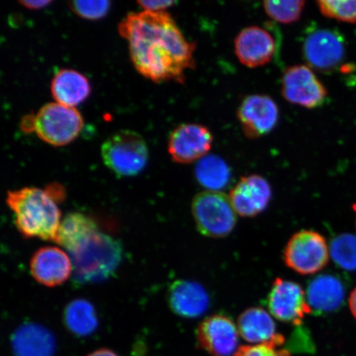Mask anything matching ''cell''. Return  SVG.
<instances>
[{
  "instance_id": "9a60e30c",
  "label": "cell",
  "mask_w": 356,
  "mask_h": 356,
  "mask_svg": "<svg viewBox=\"0 0 356 356\" xmlns=\"http://www.w3.org/2000/svg\"><path fill=\"white\" fill-rule=\"evenodd\" d=\"M73 270L71 258L56 247L38 249L30 261L33 277L47 287L60 286L70 278Z\"/></svg>"
},
{
  "instance_id": "d6a6232c",
  "label": "cell",
  "mask_w": 356,
  "mask_h": 356,
  "mask_svg": "<svg viewBox=\"0 0 356 356\" xmlns=\"http://www.w3.org/2000/svg\"><path fill=\"white\" fill-rule=\"evenodd\" d=\"M88 356H118L114 353L113 350L106 348H102L93 351V353L89 354Z\"/></svg>"
},
{
  "instance_id": "f546056e",
  "label": "cell",
  "mask_w": 356,
  "mask_h": 356,
  "mask_svg": "<svg viewBox=\"0 0 356 356\" xmlns=\"http://www.w3.org/2000/svg\"><path fill=\"white\" fill-rule=\"evenodd\" d=\"M139 6L143 8L144 11L149 12H163L167 8L173 6L175 1H168V0H142L137 2Z\"/></svg>"
},
{
  "instance_id": "44dd1931",
  "label": "cell",
  "mask_w": 356,
  "mask_h": 356,
  "mask_svg": "<svg viewBox=\"0 0 356 356\" xmlns=\"http://www.w3.org/2000/svg\"><path fill=\"white\" fill-rule=\"evenodd\" d=\"M53 97L58 104L75 108L88 99L91 86L88 79L76 70L63 69L53 77L51 86Z\"/></svg>"
},
{
  "instance_id": "8992f818",
  "label": "cell",
  "mask_w": 356,
  "mask_h": 356,
  "mask_svg": "<svg viewBox=\"0 0 356 356\" xmlns=\"http://www.w3.org/2000/svg\"><path fill=\"white\" fill-rule=\"evenodd\" d=\"M33 122L38 138L55 147L71 143L83 127L82 115L76 108L56 102L44 105L33 118Z\"/></svg>"
},
{
  "instance_id": "277c9868",
  "label": "cell",
  "mask_w": 356,
  "mask_h": 356,
  "mask_svg": "<svg viewBox=\"0 0 356 356\" xmlns=\"http://www.w3.org/2000/svg\"><path fill=\"white\" fill-rule=\"evenodd\" d=\"M102 161L119 177H134L144 170L149 149L143 137L131 130L113 134L101 147Z\"/></svg>"
},
{
  "instance_id": "d6986e66",
  "label": "cell",
  "mask_w": 356,
  "mask_h": 356,
  "mask_svg": "<svg viewBox=\"0 0 356 356\" xmlns=\"http://www.w3.org/2000/svg\"><path fill=\"white\" fill-rule=\"evenodd\" d=\"M11 345L15 356H54L56 342L52 332L42 325H21L13 333Z\"/></svg>"
},
{
  "instance_id": "4dcf8cb0",
  "label": "cell",
  "mask_w": 356,
  "mask_h": 356,
  "mask_svg": "<svg viewBox=\"0 0 356 356\" xmlns=\"http://www.w3.org/2000/svg\"><path fill=\"white\" fill-rule=\"evenodd\" d=\"M51 3L50 0H33H33H24V1L19 2L21 6L33 10H42Z\"/></svg>"
},
{
  "instance_id": "7c38bea8",
  "label": "cell",
  "mask_w": 356,
  "mask_h": 356,
  "mask_svg": "<svg viewBox=\"0 0 356 356\" xmlns=\"http://www.w3.org/2000/svg\"><path fill=\"white\" fill-rule=\"evenodd\" d=\"M239 336L237 325L222 314L204 318L197 332L200 346L213 356L235 355L239 348Z\"/></svg>"
},
{
  "instance_id": "30bf717a",
  "label": "cell",
  "mask_w": 356,
  "mask_h": 356,
  "mask_svg": "<svg viewBox=\"0 0 356 356\" xmlns=\"http://www.w3.org/2000/svg\"><path fill=\"white\" fill-rule=\"evenodd\" d=\"M302 52L311 69L329 72L344 59V40L336 31L315 29L306 35Z\"/></svg>"
},
{
  "instance_id": "8fae6325",
  "label": "cell",
  "mask_w": 356,
  "mask_h": 356,
  "mask_svg": "<svg viewBox=\"0 0 356 356\" xmlns=\"http://www.w3.org/2000/svg\"><path fill=\"white\" fill-rule=\"evenodd\" d=\"M212 133L200 124H182L169 136L168 149L173 161L191 163L206 157L211 149Z\"/></svg>"
},
{
  "instance_id": "e0dca14e",
  "label": "cell",
  "mask_w": 356,
  "mask_h": 356,
  "mask_svg": "<svg viewBox=\"0 0 356 356\" xmlns=\"http://www.w3.org/2000/svg\"><path fill=\"white\" fill-rule=\"evenodd\" d=\"M239 335L251 345L282 346L284 337L277 331L273 315L264 309L250 308L243 312L238 319Z\"/></svg>"
},
{
  "instance_id": "603a6c76",
  "label": "cell",
  "mask_w": 356,
  "mask_h": 356,
  "mask_svg": "<svg viewBox=\"0 0 356 356\" xmlns=\"http://www.w3.org/2000/svg\"><path fill=\"white\" fill-rule=\"evenodd\" d=\"M67 329L77 337H88L99 327L95 307L88 300L79 299L70 302L64 312Z\"/></svg>"
},
{
  "instance_id": "1f68e13d",
  "label": "cell",
  "mask_w": 356,
  "mask_h": 356,
  "mask_svg": "<svg viewBox=\"0 0 356 356\" xmlns=\"http://www.w3.org/2000/svg\"><path fill=\"white\" fill-rule=\"evenodd\" d=\"M349 307L351 314L354 316L356 319V286L353 289V292L350 293L349 298Z\"/></svg>"
},
{
  "instance_id": "52a82bcc",
  "label": "cell",
  "mask_w": 356,
  "mask_h": 356,
  "mask_svg": "<svg viewBox=\"0 0 356 356\" xmlns=\"http://www.w3.org/2000/svg\"><path fill=\"white\" fill-rule=\"evenodd\" d=\"M330 257L326 239L313 230H301L289 238L284 248V264L296 273L314 275L323 270Z\"/></svg>"
},
{
  "instance_id": "836d02e7",
  "label": "cell",
  "mask_w": 356,
  "mask_h": 356,
  "mask_svg": "<svg viewBox=\"0 0 356 356\" xmlns=\"http://www.w3.org/2000/svg\"><path fill=\"white\" fill-rule=\"evenodd\" d=\"M353 211H355V215H356V204H355L353 206ZM355 227H356V216H355Z\"/></svg>"
},
{
  "instance_id": "ffe728a7",
  "label": "cell",
  "mask_w": 356,
  "mask_h": 356,
  "mask_svg": "<svg viewBox=\"0 0 356 356\" xmlns=\"http://www.w3.org/2000/svg\"><path fill=\"white\" fill-rule=\"evenodd\" d=\"M306 296L312 311L331 313L343 304L345 288L337 277L322 275L311 280Z\"/></svg>"
},
{
  "instance_id": "5bb4252c",
  "label": "cell",
  "mask_w": 356,
  "mask_h": 356,
  "mask_svg": "<svg viewBox=\"0 0 356 356\" xmlns=\"http://www.w3.org/2000/svg\"><path fill=\"white\" fill-rule=\"evenodd\" d=\"M235 54L249 68H257L273 60L277 47L268 31L258 26H248L234 41Z\"/></svg>"
},
{
  "instance_id": "f1b7e54d",
  "label": "cell",
  "mask_w": 356,
  "mask_h": 356,
  "mask_svg": "<svg viewBox=\"0 0 356 356\" xmlns=\"http://www.w3.org/2000/svg\"><path fill=\"white\" fill-rule=\"evenodd\" d=\"M279 347L273 344L242 346L234 356H291L289 351Z\"/></svg>"
},
{
  "instance_id": "2e32d148",
  "label": "cell",
  "mask_w": 356,
  "mask_h": 356,
  "mask_svg": "<svg viewBox=\"0 0 356 356\" xmlns=\"http://www.w3.org/2000/svg\"><path fill=\"white\" fill-rule=\"evenodd\" d=\"M237 215L251 218L264 212L271 199L269 182L259 175L242 177L229 195Z\"/></svg>"
},
{
  "instance_id": "484cf974",
  "label": "cell",
  "mask_w": 356,
  "mask_h": 356,
  "mask_svg": "<svg viewBox=\"0 0 356 356\" xmlns=\"http://www.w3.org/2000/svg\"><path fill=\"white\" fill-rule=\"evenodd\" d=\"M305 6V1H265L264 10L271 19L280 24H292L300 19Z\"/></svg>"
},
{
  "instance_id": "4316f807",
  "label": "cell",
  "mask_w": 356,
  "mask_h": 356,
  "mask_svg": "<svg viewBox=\"0 0 356 356\" xmlns=\"http://www.w3.org/2000/svg\"><path fill=\"white\" fill-rule=\"evenodd\" d=\"M320 11L325 17L341 22H356V0L339 1V0H321L318 1Z\"/></svg>"
},
{
  "instance_id": "3957f363",
  "label": "cell",
  "mask_w": 356,
  "mask_h": 356,
  "mask_svg": "<svg viewBox=\"0 0 356 356\" xmlns=\"http://www.w3.org/2000/svg\"><path fill=\"white\" fill-rule=\"evenodd\" d=\"M69 253L74 280L79 284L104 282L113 275L122 259L118 240L99 230Z\"/></svg>"
},
{
  "instance_id": "7402d4cb",
  "label": "cell",
  "mask_w": 356,
  "mask_h": 356,
  "mask_svg": "<svg viewBox=\"0 0 356 356\" xmlns=\"http://www.w3.org/2000/svg\"><path fill=\"white\" fill-rule=\"evenodd\" d=\"M97 231L96 222L91 217L82 213H70L61 221L56 243L70 252Z\"/></svg>"
},
{
  "instance_id": "9c48e42d",
  "label": "cell",
  "mask_w": 356,
  "mask_h": 356,
  "mask_svg": "<svg viewBox=\"0 0 356 356\" xmlns=\"http://www.w3.org/2000/svg\"><path fill=\"white\" fill-rule=\"evenodd\" d=\"M282 92L284 99L306 108H316L326 99L327 92L309 66L289 67L282 77Z\"/></svg>"
},
{
  "instance_id": "ba28073f",
  "label": "cell",
  "mask_w": 356,
  "mask_h": 356,
  "mask_svg": "<svg viewBox=\"0 0 356 356\" xmlns=\"http://www.w3.org/2000/svg\"><path fill=\"white\" fill-rule=\"evenodd\" d=\"M269 313L280 321L299 326L312 309L299 284L277 278L267 298Z\"/></svg>"
},
{
  "instance_id": "cb8c5ba5",
  "label": "cell",
  "mask_w": 356,
  "mask_h": 356,
  "mask_svg": "<svg viewBox=\"0 0 356 356\" xmlns=\"http://www.w3.org/2000/svg\"><path fill=\"white\" fill-rule=\"evenodd\" d=\"M195 177L207 191H220L229 184L230 170L226 163L216 155H207L199 160L195 167Z\"/></svg>"
},
{
  "instance_id": "7a4b0ae2",
  "label": "cell",
  "mask_w": 356,
  "mask_h": 356,
  "mask_svg": "<svg viewBox=\"0 0 356 356\" xmlns=\"http://www.w3.org/2000/svg\"><path fill=\"white\" fill-rule=\"evenodd\" d=\"M57 202L47 188L33 186L8 191L6 199L16 228L24 238L56 243L62 221Z\"/></svg>"
},
{
  "instance_id": "4fadbf2b",
  "label": "cell",
  "mask_w": 356,
  "mask_h": 356,
  "mask_svg": "<svg viewBox=\"0 0 356 356\" xmlns=\"http://www.w3.org/2000/svg\"><path fill=\"white\" fill-rule=\"evenodd\" d=\"M238 118L245 136L257 139L270 133L277 126L278 106L268 96L249 95L239 106Z\"/></svg>"
},
{
  "instance_id": "6da1fadb",
  "label": "cell",
  "mask_w": 356,
  "mask_h": 356,
  "mask_svg": "<svg viewBox=\"0 0 356 356\" xmlns=\"http://www.w3.org/2000/svg\"><path fill=\"white\" fill-rule=\"evenodd\" d=\"M118 31L138 72L155 83H182L186 70L195 65V44L165 11L128 13Z\"/></svg>"
},
{
  "instance_id": "ac0fdd59",
  "label": "cell",
  "mask_w": 356,
  "mask_h": 356,
  "mask_svg": "<svg viewBox=\"0 0 356 356\" xmlns=\"http://www.w3.org/2000/svg\"><path fill=\"white\" fill-rule=\"evenodd\" d=\"M168 304L180 317H200L210 305V298L199 283L180 280L173 282L168 291Z\"/></svg>"
},
{
  "instance_id": "83f0119b",
  "label": "cell",
  "mask_w": 356,
  "mask_h": 356,
  "mask_svg": "<svg viewBox=\"0 0 356 356\" xmlns=\"http://www.w3.org/2000/svg\"><path fill=\"white\" fill-rule=\"evenodd\" d=\"M70 10H72L75 15H77L82 19L87 20H99L104 17L111 8L110 1H78L69 2Z\"/></svg>"
},
{
  "instance_id": "d4e9b609",
  "label": "cell",
  "mask_w": 356,
  "mask_h": 356,
  "mask_svg": "<svg viewBox=\"0 0 356 356\" xmlns=\"http://www.w3.org/2000/svg\"><path fill=\"white\" fill-rule=\"evenodd\" d=\"M330 256L335 264L345 270H356V236L342 234L332 239Z\"/></svg>"
},
{
  "instance_id": "5b68a950",
  "label": "cell",
  "mask_w": 356,
  "mask_h": 356,
  "mask_svg": "<svg viewBox=\"0 0 356 356\" xmlns=\"http://www.w3.org/2000/svg\"><path fill=\"white\" fill-rule=\"evenodd\" d=\"M191 211L199 232L206 237L225 238L237 222V213L229 195L217 191H204L195 195Z\"/></svg>"
}]
</instances>
